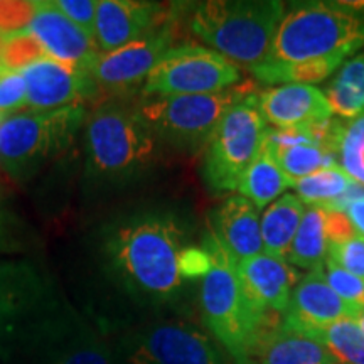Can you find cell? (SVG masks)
I'll return each instance as SVG.
<instances>
[{
  "mask_svg": "<svg viewBox=\"0 0 364 364\" xmlns=\"http://www.w3.org/2000/svg\"><path fill=\"white\" fill-rule=\"evenodd\" d=\"M181 221L166 211H140L117 218L100 238L107 272L140 300L162 304L182 287L179 258L184 250Z\"/></svg>",
  "mask_w": 364,
  "mask_h": 364,
  "instance_id": "cell-1",
  "label": "cell"
},
{
  "mask_svg": "<svg viewBox=\"0 0 364 364\" xmlns=\"http://www.w3.org/2000/svg\"><path fill=\"white\" fill-rule=\"evenodd\" d=\"M204 248L211 255V268L201 284L204 324L235 364H253L263 336L273 327L270 312L250 297L236 262L215 233L209 235Z\"/></svg>",
  "mask_w": 364,
  "mask_h": 364,
  "instance_id": "cell-2",
  "label": "cell"
},
{
  "mask_svg": "<svg viewBox=\"0 0 364 364\" xmlns=\"http://www.w3.org/2000/svg\"><path fill=\"white\" fill-rule=\"evenodd\" d=\"M156 142L135 107L120 100L103 102L85 124L86 182L108 189L134 181L154 162Z\"/></svg>",
  "mask_w": 364,
  "mask_h": 364,
  "instance_id": "cell-3",
  "label": "cell"
},
{
  "mask_svg": "<svg viewBox=\"0 0 364 364\" xmlns=\"http://www.w3.org/2000/svg\"><path fill=\"white\" fill-rule=\"evenodd\" d=\"M285 6L280 0H208L191 17V31L213 51L248 70L270 56Z\"/></svg>",
  "mask_w": 364,
  "mask_h": 364,
  "instance_id": "cell-4",
  "label": "cell"
},
{
  "mask_svg": "<svg viewBox=\"0 0 364 364\" xmlns=\"http://www.w3.org/2000/svg\"><path fill=\"white\" fill-rule=\"evenodd\" d=\"M364 48V6L304 4L285 12L265 63H299Z\"/></svg>",
  "mask_w": 364,
  "mask_h": 364,
  "instance_id": "cell-5",
  "label": "cell"
},
{
  "mask_svg": "<svg viewBox=\"0 0 364 364\" xmlns=\"http://www.w3.org/2000/svg\"><path fill=\"white\" fill-rule=\"evenodd\" d=\"M88 115L83 105L51 112H21L0 120V167L14 181L33 177L70 147Z\"/></svg>",
  "mask_w": 364,
  "mask_h": 364,
  "instance_id": "cell-6",
  "label": "cell"
},
{
  "mask_svg": "<svg viewBox=\"0 0 364 364\" xmlns=\"http://www.w3.org/2000/svg\"><path fill=\"white\" fill-rule=\"evenodd\" d=\"M248 93L235 86L208 95L156 97L136 105L135 112L157 140L194 152L206 147L225 113Z\"/></svg>",
  "mask_w": 364,
  "mask_h": 364,
  "instance_id": "cell-7",
  "label": "cell"
},
{
  "mask_svg": "<svg viewBox=\"0 0 364 364\" xmlns=\"http://www.w3.org/2000/svg\"><path fill=\"white\" fill-rule=\"evenodd\" d=\"M268 132L258 97L248 93L225 113L204 156V179L216 191H236L260 152Z\"/></svg>",
  "mask_w": 364,
  "mask_h": 364,
  "instance_id": "cell-8",
  "label": "cell"
},
{
  "mask_svg": "<svg viewBox=\"0 0 364 364\" xmlns=\"http://www.w3.org/2000/svg\"><path fill=\"white\" fill-rule=\"evenodd\" d=\"M241 81L240 68L213 49L198 44L171 48L144 83L147 97L208 95L235 88Z\"/></svg>",
  "mask_w": 364,
  "mask_h": 364,
  "instance_id": "cell-9",
  "label": "cell"
},
{
  "mask_svg": "<svg viewBox=\"0 0 364 364\" xmlns=\"http://www.w3.org/2000/svg\"><path fill=\"white\" fill-rule=\"evenodd\" d=\"M125 364H230L198 327L182 321H157L132 331L120 344Z\"/></svg>",
  "mask_w": 364,
  "mask_h": 364,
  "instance_id": "cell-10",
  "label": "cell"
},
{
  "mask_svg": "<svg viewBox=\"0 0 364 364\" xmlns=\"http://www.w3.org/2000/svg\"><path fill=\"white\" fill-rule=\"evenodd\" d=\"M34 332L46 346L43 364H120L107 339L76 316L39 314Z\"/></svg>",
  "mask_w": 364,
  "mask_h": 364,
  "instance_id": "cell-11",
  "label": "cell"
},
{
  "mask_svg": "<svg viewBox=\"0 0 364 364\" xmlns=\"http://www.w3.org/2000/svg\"><path fill=\"white\" fill-rule=\"evenodd\" d=\"M172 48V31L162 26L134 43L110 53H100L90 68L98 90L124 91L140 83Z\"/></svg>",
  "mask_w": 364,
  "mask_h": 364,
  "instance_id": "cell-12",
  "label": "cell"
},
{
  "mask_svg": "<svg viewBox=\"0 0 364 364\" xmlns=\"http://www.w3.org/2000/svg\"><path fill=\"white\" fill-rule=\"evenodd\" d=\"M26 81L27 107L33 112H51L80 105L97 95L90 71L43 56L21 71Z\"/></svg>",
  "mask_w": 364,
  "mask_h": 364,
  "instance_id": "cell-13",
  "label": "cell"
},
{
  "mask_svg": "<svg viewBox=\"0 0 364 364\" xmlns=\"http://www.w3.org/2000/svg\"><path fill=\"white\" fill-rule=\"evenodd\" d=\"M26 33L34 36L44 53L65 65L88 70L98 58V46L75 26L51 0L33 2Z\"/></svg>",
  "mask_w": 364,
  "mask_h": 364,
  "instance_id": "cell-14",
  "label": "cell"
},
{
  "mask_svg": "<svg viewBox=\"0 0 364 364\" xmlns=\"http://www.w3.org/2000/svg\"><path fill=\"white\" fill-rule=\"evenodd\" d=\"M48 294V282L34 263L0 260V332L17 331L38 317Z\"/></svg>",
  "mask_w": 364,
  "mask_h": 364,
  "instance_id": "cell-15",
  "label": "cell"
},
{
  "mask_svg": "<svg viewBox=\"0 0 364 364\" xmlns=\"http://www.w3.org/2000/svg\"><path fill=\"white\" fill-rule=\"evenodd\" d=\"M363 312L361 307L346 302L331 289L322 267L297 282L284 322L299 329H316L344 318L358 321Z\"/></svg>",
  "mask_w": 364,
  "mask_h": 364,
  "instance_id": "cell-16",
  "label": "cell"
},
{
  "mask_svg": "<svg viewBox=\"0 0 364 364\" xmlns=\"http://www.w3.org/2000/svg\"><path fill=\"white\" fill-rule=\"evenodd\" d=\"M164 7L140 0H100L95 41L100 53H110L164 26Z\"/></svg>",
  "mask_w": 364,
  "mask_h": 364,
  "instance_id": "cell-17",
  "label": "cell"
},
{
  "mask_svg": "<svg viewBox=\"0 0 364 364\" xmlns=\"http://www.w3.org/2000/svg\"><path fill=\"white\" fill-rule=\"evenodd\" d=\"M258 105L277 130L304 129L334 117L324 91L312 85H279L258 95Z\"/></svg>",
  "mask_w": 364,
  "mask_h": 364,
  "instance_id": "cell-18",
  "label": "cell"
},
{
  "mask_svg": "<svg viewBox=\"0 0 364 364\" xmlns=\"http://www.w3.org/2000/svg\"><path fill=\"white\" fill-rule=\"evenodd\" d=\"M240 277L250 297L270 314H285L297 285V273L285 258L260 253L248 260L236 262Z\"/></svg>",
  "mask_w": 364,
  "mask_h": 364,
  "instance_id": "cell-19",
  "label": "cell"
},
{
  "mask_svg": "<svg viewBox=\"0 0 364 364\" xmlns=\"http://www.w3.org/2000/svg\"><path fill=\"white\" fill-rule=\"evenodd\" d=\"M213 233L235 262L263 253L260 211L243 196H231L216 209Z\"/></svg>",
  "mask_w": 364,
  "mask_h": 364,
  "instance_id": "cell-20",
  "label": "cell"
},
{
  "mask_svg": "<svg viewBox=\"0 0 364 364\" xmlns=\"http://www.w3.org/2000/svg\"><path fill=\"white\" fill-rule=\"evenodd\" d=\"M257 358L260 364H338L321 341L287 322L267 331Z\"/></svg>",
  "mask_w": 364,
  "mask_h": 364,
  "instance_id": "cell-21",
  "label": "cell"
},
{
  "mask_svg": "<svg viewBox=\"0 0 364 364\" xmlns=\"http://www.w3.org/2000/svg\"><path fill=\"white\" fill-rule=\"evenodd\" d=\"M304 213L306 204L295 194H284L273 201L262 215L263 252L277 258H287Z\"/></svg>",
  "mask_w": 364,
  "mask_h": 364,
  "instance_id": "cell-22",
  "label": "cell"
},
{
  "mask_svg": "<svg viewBox=\"0 0 364 364\" xmlns=\"http://www.w3.org/2000/svg\"><path fill=\"white\" fill-rule=\"evenodd\" d=\"M292 184L294 181L280 169L263 140L260 152L241 177L236 191L260 211L284 196L287 189L292 188Z\"/></svg>",
  "mask_w": 364,
  "mask_h": 364,
  "instance_id": "cell-23",
  "label": "cell"
},
{
  "mask_svg": "<svg viewBox=\"0 0 364 364\" xmlns=\"http://www.w3.org/2000/svg\"><path fill=\"white\" fill-rule=\"evenodd\" d=\"M324 93L334 115L348 122L364 117V51L346 59Z\"/></svg>",
  "mask_w": 364,
  "mask_h": 364,
  "instance_id": "cell-24",
  "label": "cell"
},
{
  "mask_svg": "<svg viewBox=\"0 0 364 364\" xmlns=\"http://www.w3.org/2000/svg\"><path fill=\"white\" fill-rule=\"evenodd\" d=\"M326 258V211L321 206H307L285 260L292 267L312 272L324 267Z\"/></svg>",
  "mask_w": 364,
  "mask_h": 364,
  "instance_id": "cell-25",
  "label": "cell"
},
{
  "mask_svg": "<svg viewBox=\"0 0 364 364\" xmlns=\"http://www.w3.org/2000/svg\"><path fill=\"white\" fill-rule=\"evenodd\" d=\"M265 144L280 169L292 181H299L314 172L339 166L338 156L318 145L280 142V140L272 139L268 132Z\"/></svg>",
  "mask_w": 364,
  "mask_h": 364,
  "instance_id": "cell-26",
  "label": "cell"
},
{
  "mask_svg": "<svg viewBox=\"0 0 364 364\" xmlns=\"http://www.w3.org/2000/svg\"><path fill=\"white\" fill-rule=\"evenodd\" d=\"M349 58V54H334L324 59H312V61L299 63H263L252 68L258 80L268 85H316L318 81L329 78L341 65Z\"/></svg>",
  "mask_w": 364,
  "mask_h": 364,
  "instance_id": "cell-27",
  "label": "cell"
},
{
  "mask_svg": "<svg viewBox=\"0 0 364 364\" xmlns=\"http://www.w3.org/2000/svg\"><path fill=\"white\" fill-rule=\"evenodd\" d=\"M302 331L321 341L338 364H364V332L358 321L344 318L334 324Z\"/></svg>",
  "mask_w": 364,
  "mask_h": 364,
  "instance_id": "cell-28",
  "label": "cell"
},
{
  "mask_svg": "<svg viewBox=\"0 0 364 364\" xmlns=\"http://www.w3.org/2000/svg\"><path fill=\"white\" fill-rule=\"evenodd\" d=\"M351 176L346 172L341 166L322 169L314 174L302 177V179L294 181L292 189H295V196L309 206H326L336 199H339L346 191L354 184Z\"/></svg>",
  "mask_w": 364,
  "mask_h": 364,
  "instance_id": "cell-29",
  "label": "cell"
},
{
  "mask_svg": "<svg viewBox=\"0 0 364 364\" xmlns=\"http://www.w3.org/2000/svg\"><path fill=\"white\" fill-rule=\"evenodd\" d=\"M336 156L339 166L364 186V117L344 122Z\"/></svg>",
  "mask_w": 364,
  "mask_h": 364,
  "instance_id": "cell-30",
  "label": "cell"
},
{
  "mask_svg": "<svg viewBox=\"0 0 364 364\" xmlns=\"http://www.w3.org/2000/svg\"><path fill=\"white\" fill-rule=\"evenodd\" d=\"M43 56H48L43 46L38 43L34 36L26 31L4 34L2 49H0V65L2 66L9 70L22 71L27 65Z\"/></svg>",
  "mask_w": 364,
  "mask_h": 364,
  "instance_id": "cell-31",
  "label": "cell"
},
{
  "mask_svg": "<svg viewBox=\"0 0 364 364\" xmlns=\"http://www.w3.org/2000/svg\"><path fill=\"white\" fill-rule=\"evenodd\" d=\"M324 275L331 289L339 295L346 302L353 306L361 307L364 311V280L353 275L338 263L332 262L331 258H326L324 262Z\"/></svg>",
  "mask_w": 364,
  "mask_h": 364,
  "instance_id": "cell-32",
  "label": "cell"
},
{
  "mask_svg": "<svg viewBox=\"0 0 364 364\" xmlns=\"http://www.w3.org/2000/svg\"><path fill=\"white\" fill-rule=\"evenodd\" d=\"M27 107L26 81L21 71L0 65V117L12 115Z\"/></svg>",
  "mask_w": 364,
  "mask_h": 364,
  "instance_id": "cell-33",
  "label": "cell"
},
{
  "mask_svg": "<svg viewBox=\"0 0 364 364\" xmlns=\"http://www.w3.org/2000/svg\"><path fill=\"white\" fill-rule=\"evenodd\" d=\"M327 258L364 280V238L354 235L343 243L327 245Z\"/></svg>",
  "mask_w": 364,
  "mask_h": 364,
  "instance_id": "cell-34",
  "label": "cell"
},
{
  "mask_svg": "<svg viewBox=\"0 0 364 364\" xmlns=\"http://www.w3.org/2000/svg\"><path fill=\"white\" fill-rule=\"evenodd\" d=\"M53 2L73 24L78 26L97 44V41H95V27H97L98 2H95V0H53Z\"/></svg>",
  "mask_w": 364,
  "mask_h": 364,
  "instance_id": "cell-35",
  "label": "cell"
},
{
  "mask_svg": "<svg viewBox=\"0 0 364 364\" xmlns=\"http://www.w3.org/2000/svg\"><path fill=\"white\" fill-rule=\"evenodd\" d=\"M211 268V255L206 248H184L179 258L182 279L204 277Z\"/></svg>",
  "mask_w": 364,
  "mask_h": 364,
  "instance_id": "cell-36",
  "label": "cell"
},
{
  "mask_svg": "<svg viewBox=\"0 0 364 364\" xmlns=\"http://www.w3.org/2000/svg\"><path fill=\"white\" fill-rule=\"evenodd\" d=\"M324 211H326L327 245L343 243V241L353 238V236L356 235V231H354L351 221L348 220L346 213L331 211V209H324Z\"/></svg>",
  "mask_w": 364,
  "mask_h": 364,
  "instance_id": "cell-37",
  "label": "cell"
},
{
  "mask_svg": "<svg viewBox=\"0 0 364 364\" xmlns=\"http://www.w3.org/2000/svg\"><path fill=\"white\" fill-rule=\"evenodd\" d=\"M346 216L351 221V225L356 231V235L364 238V194L354 198L351 203L348 204V208L344 209Z\"/></svg>",
  "mask_w": 364,
  "mask_h": 364,
  "instance_id": "cell-38",
  "label": "cell"
},
{
  "mask_svg": "<svg viewBox=\"0 0 364 364\" xmlns=\"http://www.w3.org/2000/svg\"><path fill=\"white\" fill-rule=\"evenodd\" d=\"M14 226H16L14 216L2 206V204H0V248L12 245Z\"/></svg>",
  "mask_w": 364,
  "mask_h": 364,
  "instance_id": "cell-39",
  "label": "cell"
},
{
  "mask_svg": "<svg viewBox=\"0 0 364 364\" xmlns=\"http://www.w3.org/2000/svg\"><path fill=\"white\" fill-rule=\"evenodd\" d=\"M358 324H359V327H361V331L364 332V312L361 314V317L358 318Z\"/></svg>",
  "mask_w": 364,
  "mask_h": 364,
  "instance_id": "cell-40",
  "label": "cell"
},
{
  "mask_svg": "<svg viewBox=\"0 0 364 364\" xmlns=\"http://www.w3.org/2000/svg\"><path fill=\"white\" fill-rule=\"evenodd\" d=\"M0 120H2V117H0Z\"/></svg>",
  "mask_w": 364,
  "mask_h": 364,
  "instance_id": "cell-41",
  "label": "cell"
}]
</instances>
